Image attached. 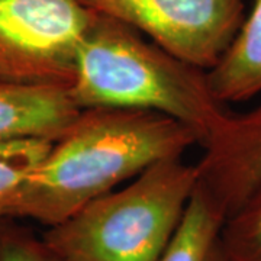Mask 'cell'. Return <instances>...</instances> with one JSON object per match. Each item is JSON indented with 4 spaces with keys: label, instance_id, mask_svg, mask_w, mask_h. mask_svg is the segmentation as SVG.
Returning <instances> with one entry per match:
<instances>
[{
    "label": "cell",
    "instance_id": "1",
    "mask_svg": "<svg viewBox=\"0 0 261 261\" xmlns=\"http://www.w3.org/2000/svg\"><path fill=\"white\" fill-rule=\"evenodd\" d=\"M196 135L176 119L129 108L82 109L23 183L13 218L54 226L149 166L180 159Z\"/></svg>",
    "mask_w": 261,
    "mask_h": 261
},
{
    "label": "cell",
    "instance_id": "2",
    "mask_svg": "<svg viewBox=\"0 0 261 261\" xmlns=\"http://www.w3.org/2000/svg\"><path fill=\"white\" fill-rule=\"evenodd\" d=\"M68 93L80 109L129 108L167 115L192 130L202 147L228 113L211 92L206 71L97 12L79 48Z\"/></svg>",
    "mask_w": 261,
    "mask_h": 261
},
{
    "label": "cell",
    "instance_id": "3",
    "mask_svg": "<svg viewBox=\"0 0 261 261\" xmlns=\"http://www.w3.org/2000/svg\"><path fill=\"white\" fill-rule=\"evenodd\" d=\"M196 183V166L160 161L122 190L99 196L49 226L42 238L67 261H160Z\"/></svg>",
    "mask_w": 261,
    "mask_h": 261
},
{
    "label": "cell",
    "instance_id": "4",
    "mask_svg": "<svg viewBox=\"0 0 261 261\" xmlns=\"http://www.w3.org/2000/svg\"><path fill=\"white\" fill-rule=\"evenodd\" d=\"M94 15L80 0H0V82L70 89Z\"/></svg>",
    "mask_w": 261,
    "mask_h": 261
},
{
    "label": "cell",
    "instance_id": "5",
    "mask_svg": "<svg viewBox=\"0 0 261 261\" xmlns=\"http://www.w3.org/2000/svg\"><path fill=\"white\" fill-rule=\"evenodd\" d=\"M118 19L168 54L209 71L232 44L244 22L243 0H80Z\"/></svg>",
    "mask_w": 261,
    "mask_h": 261
},
{
    "label": "cell",
    "instance_id": "6",
    "mask_svg": "<svg viewBox=\"0 0 261 261\" xmlns=\"http://www.w3.org/2000/svg\"><path fill=\"white\" fill-rule=\"evenodd\" d=\"M203 149L196 186L228 218L261 183V103L226 113Z\"/></svg>",
    "mask_w": 261,
    "mask_h": 261
},
{
    "label": "cell",
    "instance_id": "7",
    "mask_svg": "<svg viewBox=\"0 0 261 261\" xmlns=\"http://www.w3.org/2000/svg\"><path fill=\"white\" fill-rule=\"evenodd\" d=\"M68 89L0 82V140L57 141L80 113Z\"/></svg>",
    "mask_w": 261,
    "mask_h": 261
},
{
    "label": "cell",
    "instance_id": "8",
    "mask_svg": "<svg viewBox=\"0 0 261 261\" xmlns=\"http://www.w3.org/2000/svg\"><path fill=\"white\" fill-rule=\"evenodd\" d=\"M206 79L219 103H240L261 93V0H254L232 44Z\"/></svg>",
    "mask_w": 261,
    "mask_h": 261
},
{
    "label": "cell",
    "instance_id": "9",
    "mask_svg": "<svg viewBox=\"0 0 261 261\" xmlns=\"http://www.w3.org/2000/svg\"><path fill=\"white\" fill-rule=\"evenodd\" d=\"M226 216L196 186L171 243L160 261H203Z\"/></svg>",
    "mask_w": 261,
    "mask_h": 261
},
{
    "label": "cell",
    "instance_id": "10",
    "mask_svg": "<svg viewBox=\"0 0 261 261\" xmlns=\"http://www.w3.org/2000/svg\"><path fill=\"white\" fill-rule=\"evenodd\" d=\"M51 145L53 141L38 138L0 140V225L13 219L23 183Z\"/></svg>",
    "mask_w": 261,
    "mask_h": 261
},
{
    "label": "cell",
    "instance_id": "11",
    "mask_svg": "<svg viewBox=\"0 0 261 261\" xmlns=\"http://www.w3.org/2000/svg\"><path fill=\"white\" fill-rule=\"evenodd\" d=\"M218 241L226 261H261V183L225 219Z\"/></svg>",
    "mask_w": 261,
    "mask_h": 261
},
{
    "label": "cell",
    "instance_id": "12",
    "mask_svg": "<svg viewBox=\"0 0 261 261\" xmlns=\"http://www.w3.org/2000/svg\"><path fill=\"white\" fill-rule=\"evenodd\" d=\"M0 261H67L49 247L44 238L25 226H19L13 219L0 225Z\"/></svg>",
    "mask_w": 261,
    "mask_h": 261
},
{
    "label": "cell",
    "instance_id": "13",
    "mask_svg": "<svg viewBox=\"0 0 261 261\" xmlns=\"http://www.w3.org/2000/svg\"><path fill=\"white\" fill-rule=\"evenodd\" d=\"M218 237H219V235H218ZM203 261H226L224 252L221 250V245H219L218 238H216L215 243L211 245V248H209V251L206 254L205 260Z\"/></svg>",
    "mask_w": 261,
    "mask_h": 261
}]
</instances>
